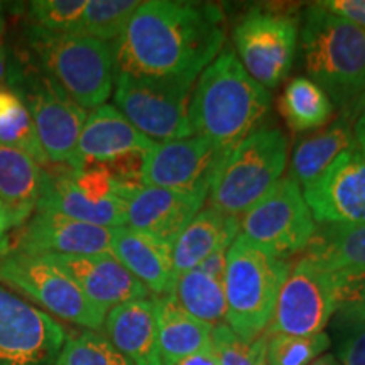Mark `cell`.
Returning a JSON list of instances; mask_svg holds the SVG:
<instances>
[{"label": "cell", "instance_id": "cell-1", "mask_svg": "<svg viewBox=\"0 0 365 365\" xmlns=\"http://www.w3.org/2000/svg\"><path fill=\"white\" fill-rule=\"evenodd\" d=\"M223 43L225 16L217 4L148 0L110 46L115 75L198 78Z\"/></svg>", "mask_w": 365, "mask_h": 365}, {"label": "cell", "instance_id": "cell-3", "mask_svg": "<svg viewBox=\"0 0 365 365\" xmlns=\"http://www.w3.org/2000/svg\"><path fill=\"white\" fill-rule=\"evenodd\" d=\"M299 41L308 78L331 103L357 110L365 95V31L313 4L304 11Z\"/></svg>", "mask_w": 365, "mask_h": 365}, {"label": "cell", "instance_id": "cell-7", "mask_svg": "<svg viewBox=\"0 0 365 365\" xmlns=\"http://www.w3.org/2000/svg\"><path fill=\"white\" fill-rule=\"evenodd\" d=\"M6 86L19 95L29 110L49 166H66L88 117L85 108L73 102L61 86L41 71L27 53L22 56L11 54Z\"/></svg>", "mask_w": 365, "mask_h": 365}, {"label": "cell", "instance_id": "cell-38", "mask_svg": "<svg viewBox=\"0 0 365 365\" xmlns=\"http://www.w3.org/2000/svg\"><path fill=\"white\" fill-rule=\"evenodd\" d=\"M317 4L365 31V0H322Z\"/></svg>", "mask_w": 365, "mask_h": 365}, {"label": "cell", "instance_id": "cell-37", "mask_svg": "<svg viewBox=\"0 0 365 365\" xmlns=\"http://www.w3.org/2000/svg\"><path fill=\"white\" fill-rule=\"evenodd\" d=\"M331 319L336 360L341 365H365V319Z\"/></svg>", "mask_w": 365, "mask_h": 365}, {"label": "cell", "instance_id": "cell-42", "mask_svg": "<svg viewBox=\"0 0 365 365\" xmlns=\"http://www.w3.org/2000/svg\"><path fill=\"white\" fill-rule=\"evenodd\" d=\"M11 230H12L11 222H9L6 213L0 210V255L7 254L9 250H11V235H9V232Z\"/></svg>", "mask_w": 365, "mask_h": 365}, {"label": "cell", "instance_id": "cell-31", "mask_svg": "<svg viewBox=\"0 0 365 365\" xmlns=\"http://www.w3.org/2000/svg\"><path fill=\"white\" fill-rule=\"evenodd\" d=\"M137 0H88L71 34L113 43L139 7Z\"/></svg>", "mask_w": 365, "mask_h": 365}, {"label": "cell", "instance_id": "cell-15", "mask_svg": "<svg viewBox=\"0 0 365 365\" xmlns=\"http://www.w3.org/2000/svg\"><path fill=\"white\" fill-rule=\"evenodd\" d=\"M303 196L318 225L365 223V150L354 145L341 153Z\"/></svg>", "mask_w": 365, "mask_h": 365}, {"label": "cell", "instance_id": "cell-32", "mask_svg": "<svg viewBox=\"0 0 365 365\" xmlns=\"http://www.w3.org/2000/svg\"><path fill=\"white\" fill-rule=\"evenodd\" d=\"M54 365H132L100 331L83 330L68 335Z\"/></svg>", "mask_w": 365, "mask_h": 365}, {"label": "cell", "instance_id": "cell-45", "mask_svg": "<svg viewBox=\"0 0 365 365\" xmlns=\"http://www.w3.org/2000/svg\"><path fill=\"white\" fill-rule=\"evenodd\" d=\"M4 11H6V7L0 2V36H4V31H6V17H4Z\"/></svg>", "mask_w": 365, "mask_h": 365}, {"label": "cell", "instance_id": "cell-11", "mask_svg": "<svg viewBox=\"0 0 365 365\" xmlns=\"http://www.w3.org/2000/svg\"><path fill=\"white\" fill-rule=\"evenodd\" d=\"M298 39L299 22L296 17L255 9L235 26V56L257 83L272 90L289 75Z\"/></svg>", "mask_w": 365, "mask_h": 365}, {"label": "cell", "instance_id": "cell-19", "mask_svg": "<svg viewBox=\"0 0 365 365\" xmlns=\"http://www.w3.org/2000/svg\"><path fill=\"white\" fill-rule=\"evenodd\" d=\"M207 200L202 195L140 185L127 196L125 227L173 244Z\"/></svg>", "mask_w": 365, "mask_h": 365}, {"label": "cell", "instance_id": "cell-33", "mask_svg": "<svg viewBox=\"0 0 365 365\" xmlns=\"http://www.w3.org/2000/svg\"><path fill=\"white\" fill-rule=\"evenodd\" d=\"M330 344V336L325 331L304 336L274 333L267 335L264 360L267 365H309Z\"/></svg>", "mask_w": 365, "mask_h": 365}, {"label": "cell", "instance_id": "cell-28", "mask_svg": "<svg viewBox=\"0 0 365 365\" xmlns=\"http://www.w3.org/2000/svg\"><path fill=\"white\" fill-rule=\"evenodd\" d=\"M171 298L180 307L207 325L215 327L225 319L227 301L223 281L215 279L202 269L178 274Z\"/></svg>", "mask_w": 365, "mask_h": 365}, {"label": "cell", "instance_id": "cell-36", "mask_svg": "<svg viewBox=\"0 0 365 365\" xmlns=\"http://www.w3.org/2000/svg\"><path fill=\"white\" fill-rule=\"evenodd\" d=\"M335 284L336 313L346 319H365V271L331 274Z\"/></svg>", "mask_w": 365, "mask_h": 365}, {"label": "cell", "instance_id": "cell-44", "mask_svg": "<svg viewBox=\"0 0 365 365\" xmlns=\"http://www.w3.org/2000/svg\"><path fill=\"white\" fill-rule=\"evenodd\" d=\"M309 365H341V364L336 360V357H333V355H323V357L314 359Z\"/></svg>", "mask_w": 365, "mask_h": 365}, {"label": "cell", "instance_id": "cell-4", "mask_svg": "<svg viewBox=\"0 0 365 365\" xmlns=\"http://www.w3.org/2000/svg\"><path fill=\"white\" fill-rule=\"evenodd\" d=\"M27 54L85 110L105 105L115 83L110 43L27 24Z\"/></svg>", "mask_w": 365, "mask_h": 365}, {"label": "cell", "instance_id": "cell-25", "mask_svg": "<svg viewBox=\"0 0 365 365\" xmlns=\"http://www.w3.org/2000/svg\"><path fill=\"white\" fill-rule=\"evenodd\" d=\"M163 365H178L212 346L213 327L186 313L170 294L153 296Z\"/></svg>", "mask_w": 365, "mask_h": 365}, {"label": "cell", "instance_id": "cell-27", "mask_svg": "<svg viewBox=\"0 0 365 365\" xmlns=\"http://www.w3.org/2000/svg\"><path fill=\"white\" fill-rule=\"evenodd\" d=\"M304 257L330 274L365 271V223H317V232L304 250Z\"/></svg>", "mask_w": 365, "mask_h": 365}, {"label": "cell", "instance_id": "cell-14", "mask_svg": "<svg viewBox=\"0 0 365 365\" xmlns=\"http://www.w3.org/2000/svg\"><path fill=\"white\" fill-rule=\"evenodd\" d=\"M336 313L335 284L330 272L303 257L287 274L277 296L271 323L264 333L317 335L325 330Z\"/></svg>", "mask_w": 365, "mask_h": 365}, {"label": "cell", "instance_id": "cell-16", "mask_svg": "<svg viewBox=\"0 0 365 365\" xmlns=\"http://www.w3.org/2000/svg\"><path fill=\"white\" fill-rule=\"evenodd\" d=\"M113 228L90 225L49 210H36L11 240V250L29 255H95L110 252Z\"/></svg>", "mask_w": 365, "mask_h": 365}, {"label": "cell", "instance_id": "cell-22", "mask_svg": "<svg viewBox=\"0 0 365 365\" xmlns=\"http://www.w3.org/2000/svg\"><path fill=\"white\" fill-rule=\"evenodd\" d=\"M125 200L93 203L76 188L68 166L46 170L43 195L36 210H49L73 220L105 228L125 227Z\"/></svg>", "mask_w": 365, "mask_h": 365}, {"label": "cell", "instance_id": "cell-29", "mask_svg": "<svg viewBox=\"0 0 365 365\" xmlns=\"http://www.w3.org/2000/svg\"><path fill=\"white\" fill-rule=\"evenodd\" d=\"M279 112L286 124L296 132L325 127L333 115V103L325 90L308 78L291 80L279 98Z\"/></svg>", "mask_w": 365, "mask_h": 365}, {"label": "cell", "instance_id": "cell-40", "mask_svg": "<svg viewBox=\"0 0 365 365\" xmlns=\"http://www.w3.org/2000/svg\"><path fill=\"white\" fill-rule=\"evenodd\" d=\"M355 120L352 124V134H354V140L355 145L359 149L365 150V95L364 98L360 100L357 110H355Z\"/></svg>", "mask_w": 365, "mask_h": 365}, {"label": "cell", "instance_id": "cell-17", "mask_svg": "<svg viewBox=\"0 0 365 365\" xmlns=\"http://www.w3.org/2000/svg\"><path fill=\"white\" fill-rule=\"evenodd\" d=\"M41 257L65 272L91 303L107 313L118 304L153 296L110 252L95 255L49 254Z\"/></svg>", "mask_w": 365, "mask_h": 365}, {"label": "cell", "instance_id": "cell-20", "mask_svg": "<svg viewBox=\"0 0 365 365\" xmlns=\"http://www.w3.org/2000/svg\"><path fill=\"white\" fill-rule=\"evenodd\" d=\"M110 254L148 287L150 294H171L176 281L171 242L120 227L113 228Z\"/></svg>", "mask_w": 365, "mask_h": 365}, {"label": "cell", "instance_id": "cell-5", "mask_svg": "<svg viewBox=\"0 0 365 365\" xmlns=\"http://www.w3.org/2000/svg\"><path fill=\"white\" fill-rule=\"evenodd\" d=\"M289 271V261L264 252L239 234L227 254L223 277L227 313L223 323L242 340H257L271 323L277 296Z\"/></svg>", "mask_w": 365, "mask_h": 365}, {"label": "cell", "instance_id": "cell-41", "mask_svg": "<svg viewBox=\"0 0 365 365\" xmlns=\"http://www.w3.org/2000/svg\"><path fill=\"white\" fill-rule=\"evenodd\" d=\"M178 365H220V362H218V355L212 345L208 349L202 350V352L190 355V357L181 360Z\"/></svg>", "mask_w": 365, "mask_h": 365}, {"label": "cell", "instance_id": "cell-24", "mask_svg": "<svg viewBox=\"0 0 365 365\" xmlns=\"http://www.w3.org/2000/svg\"><path fill=\"white\" fill-rule=\"evenodd\" d=\"M240 234V218L223 215L213 208H202L181 234L173 240L175 274L196 269L215 250L230 247Z\"/></svg>", "mask_w": 365, "mask_h": 365}, {"label": "cell", "instance_id": "cell-18", "mask_svg": "<svg viewBox=\"0 0 365 365\" xmlns=\"http://www.w3.org/2000/svg\"><path fill=\"white\" fill-rule=\"evenodd\" d=\"M156 144L139 132L113 105H100L86 117L75 153L66 166L85 170L129 154H145Z\"/></svg>", "mask_w": 365, "mask_h": 365}, {"label": "cell", "instance_id": "cell-9", "mask_svg": "<svg viewBox=\"0 0 365 365\" xmlns=\"http://www.w3.org/2000/svg\"><path fill=\"white\" fill-rule=\"evenodd\" d=\"M0 284L19 291L51 317L85 330L98 331L103 328L107 312L91 303L65 272L41 255L17 250L0 255Z\"/></svg>", "mask_w": 365, "mask_h": 365}, {"label": "cell", "instance_id": "cell-39", "mask_svg": "<svg viewBox=\"0 0 365 365\" xmlns=\"http://www.w3.org/2000/svg\"><path fill=\"white\" fill-rule=\"evenodd\" d=\"M230 247H223V249L215 250V252H213L212 255H208V257L205 259L202 264H200L198 269H202V271L210 274V276H213L215 279L223 281V277H225V269H227V254Z\"/></svg>", "mask_w": 365, "mask_h": 365}, {"label": "cell", "instance_id": "cell-26", "mask_svg": "<svg viewBox=\"0 0 365 365\" xmlns=\"http://www.w3.org/2000/svg\"><path fill=\"white\" fill-rule=\"evenodd\" d=\"M354 145L352 122L350 117L341 115L325 129H319L296 145L291 156L289 178L301 188H307L330 168L341 153Z\"/></svg>", "mask_w": 365, "mask_h": 365}, {"label": "cell", "instance_id": "cell-30", "mask_svg": "<svg viewBox=\"0 0 365 365\" xmlns=\"http://www.w3.org/2000/svg\"><path fill=\"white\" fill-rule=\"evenodd\" d=\"M0 144L21 150L26 156L33 158L44 170L49 168L36 135L31 113L19 95L9 86L0 88Z\"/></svg>", "mask_w": 365, "mask_h": 365}, {"label": "cell", "instance_id": "cell-8", "mask_svg": "<svg viewBox=\"0 0 365 365\" xmlns=\"http://www.w3.org/2000/svg\"><path fill=\"white\" fill-rule=\"evenodd\" d=\"M195 83V76L115 75L113 107L154 143L186 139L195 135L190 118Z\"/></svg>", "mask_w": 365, "mask_h": 365}, {"label": "cell", "instance_id": "cell-10", "mask_svg": "<svg viewBox=\"0 0 365 365\" xmlns=\"http://www.w3.org/2000/svg\"><path fill=\"white\" fill-rule=\"evenodd\" d=\"M317 232L303 190L289 176L281 178L240 217V235L274 257L304 252Z\"/></svg>", "mask_w": 365, "mask_h": 365}, {"label": "cell", "instance_id": "cell-2", "mask_svg": "<svg viewBox=\"0 0 365 365\" xmlns=\"http://www.w3.org/2000/svg\"><path fill=\"white\" fill-rule=\"evenodd\" d=\"M269 108V90L245 71L234 53L223 51L196 78L190 118L195 134L228 154L257 130Z\"/></svg>", "mask_w": 365, "mask_h": 365}, {"label": "cell", "instance_id": "cell-6", "mask_svg": "<svg viewBox=\"0 0 365 365\" xmlns=\"http://www.w3.org/2000/svg\"><path fill=\"white\" fill-rule=\"evenodd\" d=\"M286 166L284 132L257 129L222 163L208 195L210 208L240 218L281 180Z\"/></svg>", "mask_w": 365, "mask_h": 365}, {"label": "cell", "instance_id": "cell-43", "mask_svg": "<svg viewBox=\"0 0 365 365\" xmlns=\"http://www.w3.org/2000/svg\"><path fill=\"white\" fill-rule=\"evenodd\" d=\"M9 63H11V53H9L7 44L4 43V36H0V88L7 83Z\"/></svg>", "mask_w": 365, "mask_h": 365}, {"label": "cell", "instance_id": "cell-35", "mask_svg": "<svg viewBox=\"0 0 365 365\" xmlns=\"http://www.w3.org/2000/svg\"><path fill=\"white\" fill-rule=\"evenodd\" d=\"M88 0H36L27 4L29 24L51 33H73Z\"/></svg>", "mask_w": 365, "mask_h": 365}, {"label": "cell", "instance_id": "cell-23", "mask_svg": "<svg viewBox=\"0 0 365 365\" xmlns=\"http://www.w3.org/2000/svg\"><path fill=\"white\" fill-rule=\"evenodd\" d=\"M46 170L33 158L0 144V210L19 228L38 208Z\"/></svg>", "mask_w": 365, "mask_h": 365}, {"label": "cell", "instance_id": "cell-12", "mask_svg": "<svg viewBox=\"0 0 365 365\" xmlns=\"http://www.w3.org/2000/svg\"><path fill=\"white\" fill-rule=\"evenodd\" d=\"M66 328L0 284V365H54Z\"/></svg>", "mask_w": 365, "mask_h": 365}, {"label": "cell", "instance_id": "cell-34", "mask_svg": "<svg viewBox=\"0 0 365 365\" xmlns=\"http://www.w3.org/2000/svg\"><path fill=\"white\" fill-rule=\"evenodd\" d=\"M212 345L220 365H255L266 354L267 335L262 333L257 340L245 341L222 322L213 327Z\"/></svg>", "mask_w": 365, "mask_h": 365}, {"label": "cell", "instance_id": "cell-13", "mask_svg": "<svg viewBox=\"0 0 365 365\" xmlns=\"http://www.w3.org/2000/svg\"><path fill=\"white\" fill-rule=\"evenodd\" d=\"M228 154L198 134L156 143L144 154L140 185L208 198L217 173Z\"/></svg>", "mask_w": 365, "mask_h": 365}, {"label": "cell", "instance_id": "cell-21", "mask_svg": "<svg viewBox=\"0 0 365 365\" xmlns=\"http://www.w3.org/2000/svg\"><path fill=\"white\" fill-rule=\"evenodd\" d=\"M103 328V335L132 365H163L153 296L112 308Z\"/></svg>", "mask_w": 365, "mask_h": 365}, {"label": "cell", "instance_id": "cell-46", "mask_svg": "<svg viewBox=\"0 0 365 365\" xmlns=\"http://www.w3.org/2000/svg\"><path fill=\"white\" fill-rule=\"evenodd\" d=\"M255 365H267V364H266V360H264V359H261V360H259V362H257V364H255Z\"/></svg>", "mask_w": 365, "mask_h": 365}]
</instances>
